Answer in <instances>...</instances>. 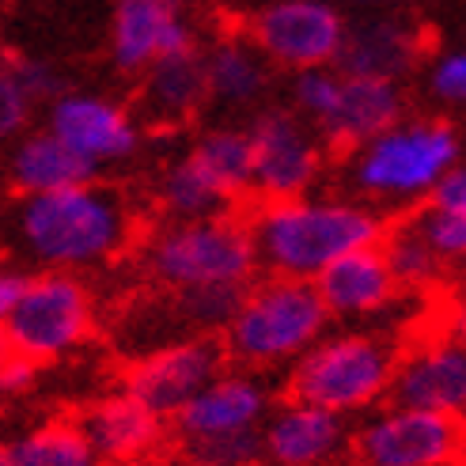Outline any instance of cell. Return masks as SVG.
I'll list each match as a JSON object with an SVG mask.
<instances>
[{
  "mask_svg": "<svg viewBox=\"0 0 466 466\" xmlns=\"http://www.w3.org/2000/svg\"><path fill=\"white\" fill-rule=\"evenodd\" d=\"M141 243L133 201L110 182H76L15 205V247L35 269H103Z\"/></svg>",
  "mask_w": 466,
  "mask_h": 466,
  "instance_id": "1",
  "label": "cell"
},
{
  "mask_svg": "<svg viewBox=\"0 0 466 466\" xmlns=\"http://www.w3.org/2000/svg\"><path fill=\"white\" fill-rule=\"evenodd\" d=\"M247 220L258 247V262L277 277H315L360 247L383 243L387 220L376 205L360 198H285L247 201Z\"/></svg>",
  "mask_w": 466,
  "mask_h": 466,
  "instance_id": "2",
  "label": "cell"
},
{
  "mask_svg": "<svg viewBox=\"0 0 466 466\" xmlns=\"http://www.w3.org/2000/svg\"><path fill=\"white\" fill-rule=\"evenodd\" d=\"M137 262L152 289H247L262 269L247 208H228L201 220H163L137 243Z\"/></svg>",
  "mask_w": 466,
  "mask_h": 466,
  "instance_id": "3",
  "label": "cell"
},
{
  "mask_svg": "<svg viewBox=\"0 0 466 466\" xmlns=\"http://www.w3.org/2000/svg\"><path fill=\"white\" fill-rule=\"evenodd\" d=\"M330 322L334 315L315 281L266 273L247 289L236 319L220 338L236 368L273 371L292 368L311 345L330 334Z\"/></svg>",
  "mask_w": 466,
  "mask_h": 466,
  "instance_id": "4",
  "label": "cell"
},
{
  "mask_svg": "<svg viewBox=\"0 0 466 466\" xmlns=\"http://www.w3.org/2000/svg\"><path fill=\"white\" fill-rule=\"evenodd\" d=\"M455 163L459 133L444 118H402L349 152V182L368 205L413 213Z\"/></svg>",
  "mask_w": 466,
  "mask_h": 466,
  "instance_id": "5",
  "label": "cell"
},
{
  "mask_svg": "<svg viewBox=\"0 0 466 466\" xmlns=\"http://www.w3.org/2000/svg\"><path fill=\"white\" fill-rule=\"evenodd\" d=\"M399 360L402 345L380 330H330L289 368L285 394L341 417H364L380 402H390Z\"/></svg>",
  "mask_w": 466,
  "mask_h": 466,
  "instance_id": "6",
  "label": "cell"
},
{
  "mask_svg": "<svg viewBox=\"0 0 466 466\" xmlns=\"http://www.w3.org/2000/svg\"><path fill=\"white\" fill-rule=\"evenodd\" d=\"M96 330V299L80 281V273L35 269L23 296L8 311H0L5 353L31 357L35 364H50L91 338Z\"/></svg>",
  "mask_w": 466,
  "mask_h": 466,
  "instance_id": "7",
  "label": "cell"
},
{
  "mask_svg": "<svg viewBox=\"0 0 466 466\" xmlns=\"http://www.w3.org/2000/svg\"><path fill=\"white\" fill-rule=\"evenodd\" d=\"M353 466H466V421L387 402L353 425Z\"/></svg>",
  "mask_w": 466,
  "mask_h": 466,
  "instance_id": "8",
  "label": "cell"
},
{
  "mask_svg": "<svg viewBox=\"0 0 466 466\" xmlns=\"http://www.w3.org/2000/svg\"><path fill=\"white\" fill-rule=\"evenodd\" d=\"M247 129L254 137V201H285L315 190L330 145L304 114L262 106Z\"/></svg>",
  "mask_w": 466,
  "mask_h": 466,
  "instance_id": "9",
  "label": "cell"
},
{
  "mask_svg": "<svg viewBox=\"0 0 466 466\" xmlns=\"http://www.w3.org/2000/svg\"><path fill=\"white\" fill-rule=\"evenodd\" d=\"M243 27L277 68L299 73V68L338 65L349 19L341 15L338 0H273L247 15Z\"/></svg>",
  "mask_w": 466,
  "mask_h": 466,
  "instance_id": "10",
  "label": "cell"
},
{
  "mask_svg": "<svg viewBox=\"0 0 466 466\" xmlns=\"http://www.w3.org/2000/svg\"><path fill=\"white\" fill-rule=\"evenodd\" d=\"M228 364L231 357L220 334H194L129 360L122 387L137 394L148 410H156L163 421H175L194 394H201L220 371H228Z\"/></svg>",
  "mask_w": 466,
  "mask_h": 466,
  "instance_id": "11",
  "label": "cell"
},
{
  "mask_svg": "<svg viewBox=\"0 0 466 466\" xmlns=\"http://www.w3.org/2000/svg\"><path fill=\"white\" fill-rule=\"evenodd\" d=\"M201 46L190 0H114L110 61L126 76H141L156 61Z\"/></svg>",
  "mask_w": 466,
  "mask_h": 466,
  "instance_id": "12",
  "label": "cell"
},
{
  "mask_svg": "<svg viewBox=\"0 0 466 466\" xmlns=\"http://www.w3.org/2000/svg\"><path fill=\"white\" fill-rule=\"evenodd\" d=\"M46 126L68 148H76L96 171L133 159L145 137L141 118L122 103L96 96V91H68V87L46 106Z\"/></svg>",
  "mask_w": 466,
  "mask_h": 466,
  "instance_id": "13",
  "label": "cell"
},
{
  "mask_svg": "<svg viewBox=\"0 0 466 466\" xmlns=\"http://www.w3.org/2000/svg\"><path fill=\"white\" fill-rule=\"evenodd\" d=\"M349 417L285 394L262 425V466H353Z\"/></svg>",
  "mask_w": 466,
  "mask_h": 466,
  "instance_id": "14",
  "label": "cell"
},
{
  "mask_svg": "<svg viewBox=\"0 0 466 466\" xmlns=\"http://www.w3.org/2000/svg\"><path fill=\"white\" fill-rule=\"evenodd\" d=\"M390 402L466 421V334H429L402 345Z\"/></svg>",
  "mask_w": 466,
  "mask_h": 466,
  "instance_id": "15",
  "label": "cell"
},
{
  "mask_svg": "<svg viewBox=\"0 0 466 466\" xmlns=\"http://www.w3.org/2000/svg\"><path fill=\"white\" fill-rule=\"evenodd\" d=\"M277 399L266 380V371L228 368L194 394L186 410L171 421V440H198V436H236L258 432L273 413Z\"/></svg>",
  "mask_w": 466,
  "mask_h": 466,
  "instance_id": "16",
  "label": "cell"
},
{
  "mask_svg": "<svg viewBox=\"0 0 466 466\" xmlns=\"http://www.w3.org/2000/svg\"><path fill=\"white\" fill-rule=\"evenodd\" d=\"M76 417L103 466H148L163 448H171V421H163L126 387L87 402Z\"/></svg>",
  "mask_w": 466,
  "mask_h": 466,
  "instance_id": "17",
  "label": "cell"
},
{
  "mask_svg": "<svg viewBox=\"0 0 466 466\" xmlns=\"http://www.w3.org/2000/svg\"><path fill=\"white\" fill-rule=\"evenodd\" d=\"M429 50L425 31L402 12H364L349 23L345 46L338 54V68L353 76L402 80L421 65Z\"/></svg>",
  "mask_w": 466,
  "mask_h": 466,
  "instance_id": "18",
  "label": "cell"
},
{
  "mask_svg": "<svg viewBox=\"0 0 466 466\" xmlns=\"http://www.w3.org/2000/svg\"><path fill=\"white\" fill-rule=\"evenodd\" d=\"M315 285L338 322L380 319L399 304L402 296H410L399 285V277H394L383 243H371V247L345 254V258H338L334 266H326L315 277Z\"/></svg>",
  "mask_w": 466,
  "mask_h": 466,
  "instance_id": "19",
  "label": "cell"
},
{
  "mask_svg": "<svg viewBox=\"0 0 466 466\" xmlns=\"http://www.w3.org/2000/svg\"><path fill=\"white\" fill-rule=\"evenodd\" d=\"M205 106H208V80H205L201 46L163 57L137 76L133 114L141 118L145 129H163V133L186 129L190 122H198Z\"/></svg>",
  "mask_w": 466,
  "mask_h": 466,
  "instance_id": "20",
  "label": "cell"
},
{
  "mask_svg": "<svg viewBox=\"0 0 466 466\" xmlns=\"http://www.w3.org/2000/svg\"><path fill=\"white\" fill-rule=\"evenodd\" d=\"M205 80H208V106L224 114L258 110L273 87V61L258 50V42L247 27L220 31L201 46Z\"/></svg>",
  "mask_w": 466,
  "mask_h": 466,
  "instance_id": "21",
  "label": "cell"
},
{
  "mask_svg": "<svg viewBox=\"0 0 466 466\" xmlns=\"http://www.w3.org/2000/svg\"><path fill=\"white\" fill-rule=\"evenodd\" d=\"M406 118V99L399 80H380V76H353L345 73V91L334 110V118L326 122L322 141L330 152H357L371 137H380L394 122Z\"/></svg>",
  "mask_w": 466,
  "mask_h": 466,
  "instance_id": "22",
  "label": "cell"
},
{
  "mask_svg": "<svg viewBox=\"0 0 466 466\" xmlns=\"http://www.w3.org/2000/svg\"><path fill=\"white\" fill-rule=\"evenodd\" d=\"M99 171L91 163L68 148L61 137L46 126V129H27L23 137H15V148L8 159V182L19 198L27 194H46V190H65V186H76L96 178Z\"/></svg>",
  "mask_w": 466,
  "mask_h": 466,
  "instance_id": "23",
  "label": "cell"
},
{
  "mask_svg": "<svg viewBox=\"0 0 466 466\" xmlns=\"http://www.w3.org/2000/svg\"><path fill=\"white\" fill-rule=\"evenodd\" d=\"M0 466H103L80 417H46L5 440Z\"/></svg>",
  "mask_w": 466,
  "mask_h": 466,
  "instance_id": "24",
  "label": "cell"
},
{
  "mask_svg": "<svg viewBox=\"0 0 466 466\" xmlns=\"http://www.w3.org/2000/svg\"><path fill=\"white\" fill-rule=\"evenodd\" d=\"M156 205L167 220H201V217L228 213V208H239L224 186L201 167V159L194 152L171 159L159 171Z\"/></svg>",
  "mask_w": 466,
  "mask_h": 466,
  "instance_id": "25",
  "label": "cell"
},
{
  "mask_svg": "<svg viewBox=\"0 0 466 466\" xmlns=\"http://www.w3.org/2000/svg\"><path fill=\"white\" fill-rule=\"evenodd\" d=\"M190 152L201 159V167L213 175L231 201H254V137L247 126H213L205 129Z\"/></svg>",
  "mask_w": 466,
  "mask_h": 466,
  "instance_id": "26",
  "label": "cell"
},
{
  "mask_svg": "<svg viewBox=\"0 0 466 466\" xmlns=\"http://www.w3.org/2000/svg\"><path fill=\"white\" fill-rule=\"evenodd\" d=\"M383 250L390 258V269L399 277V285L410 296H425L436 292L444 273L451 269L444 258L436 254V247L429 243V236L421 231L413 213H402L394 224H387V236H383Z\"/></svg>",
  "mask_w": 466,
  "mask_h": 466,
  "instance_id": "27",
  "label": "cell"
},
{
  "mask_svg": "<svg viewBox=\"0 0 466 466\" xmlns=\"http://www.w3.org/2000/svg\"><path fill=\"white\" fill-rule=\"evenodd\" d=\"M345 91V73L338 65H319V68H299L292 73V87H289V106L322 133L326 122L334 118V110L341 103Z\"/></svg>",
  "mask_w": 466,
  "mask_h": 466,
  "instance_id": "28",
  "label": "cell"
},
{
  "mask_svg": "<svg viewBox=\"0 0 466 466\" xmlns=\"http://www.w3.org/2000/svg\"><path fill=\"white\" fill-rule=\"evenodd\" d=\"M178 466H262V429L236 436L171 440Z\"/></svg>",
  "mask_w": 466,
  "mask_h": 466,
  "instance_id": "29",
  "label": "cell"
},
{
  "mask_svg": "<svg viewBox=\"0 0 466 466\" xmlns=\"http://www.w3.org/2000/svg\"><path fill=\"white\" fill-rule=\"evenodd\" d=\"M413 217L440 258L448 266H466V208L462 213H448V208L421 205V208H413Z\"/></svg>",
  "mask_w": 466,
  "mask_h": 466,
  "instance_id": "30",
  "label": "cell"
},
{
  "mask_svg": "<svg viewBox=\"0 0 466 466\" xmlns=\"http://www.w3.org/2000/svg\"><path fill=\"white\" fill-rule=\"evenodd\" d=\"M38 106L42 103L31 96V87L23 84L8 65L0 68V129H5V137H23L27 133Z\"/></svg>",
  "mask_w": 466,
  "mask_h": 466,
  "instance_id": "31",
  "label": "cell"
},
{
  "mask_svg": "<svg viewBox=\"0 0 466 466\" xmlns=\"http://www.w3.org/2000/svg\"><path fill=\"white\" fill-rule=\"evenodd\" d=\"M429 91L444 106L466 110V50L444 54L429 65Z\"/></svg>",
  "mask_w": 466,
  "mask_h": 466,
  "instance_id": "32",
  "label": "cell"
},
{
  "mask_svg": "<svg viewBox=\"0 0 466 466\" xmlns=\"http://www.w3.org/2000/svg\"><path fill=\"white\" fill-rule=\"evenodd\" d=\"M425 205L448 208V213H462L466 208V163H455V167L436 182V190H432V198Z\"/></svg>",
  "mask_w": 466,
  "mask_h": 466,
  "instance_id": "33",
  "label": "cell"
},
{
  "mask_svg": "<svg viewBox=\"0 0 466 466\" xmlns=\"http://www.w3.org/2000/svg\"><path fill=\"white\" fill-rule=\"evenodd\" d=\"M38 368L31 357H19V353H5V368H0V387H5V394H23L31 390L35 380H38Z\"/></svg>",
  "mask_w": 466,
  "mask_h": 466,
  "instance_id": "34",
  "label": "cell"
},
{
  "mask_svg": "<svg viewBox=\"0 0 466 466\" xmlns=\"http://www.w3.org/2000/svg\"><path fill=\"white\" fill-rule=\"evenodd\" d=\"M35 269H23V266H8L5 273H0V311H8L15 299L23 296V289H27Z\"/></svg>",
  "mask_w": 466,
  "mask_h": 466,
  "instance_id": "35",
  "label": "cell"
},
{
  "mask_svg": "<svg viewBox=\"0 0 466 466\" xmlns=\"http://www.w3.org/2000/svg\"><path fill=\"white\" fill-rule=\"evenodd\" d=\"M338 5L357 8V12H390V8L406 5V0H338Z\"/></svg>",
  "mask_w": 466,
  "mask_h": 466,
  "instance_id": "36",
  "label": "cell"
},
{
  "mask_svg": "<svg viewBox=\"0 0 466 466\" xmlns=\"http://www.w3.org/2000/svg\"><path fill=\"white\" fill-rule=\"evenodd\" d=\"M224 5H228V12H243V19H247V15H254L258 8L273 5V0H224Z\"/></svg>",
  "mask_w": 466,
  "mask_h": 466,
  "instance_id": "37",
  "label": "cell"
},
{
  "mask_svg": "<svg viewBox=\"0 0 466 466\" xmlns=\"http://www.w3.org/2000/svg\"><path fill=\"white\" fill-rule=\"evenodd\" d=\"M175 466H178V462H175Z\"/></svg>",
  "mask_w": 466,
  "mask_h": 466,
  "instance_id": "38",
  "label": "cell"
}]
</instances>
